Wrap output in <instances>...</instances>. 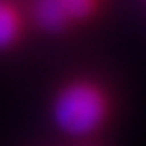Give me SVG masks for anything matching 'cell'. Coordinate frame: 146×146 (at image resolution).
I'll use <instances>...</instances> for the list:
<instances>
[{
	"label": "cell",
	"mask_w": 146,
	"mask_h": 146,
	"mask_svg": "<svg viewBox=\"0 0 146 146\" xmlns=\"http://www.w3.org/2000/svg\"><path fill=\"white\" fill-rule=\"evenodd\" d=\"M114 100L102 81L88 76L72 78L51 97V120L58 132L74 139L99 134L109 123Z\"/></svg>",
	"instance_id": "6da1fadb"
},
{
	"label": "cell",
	"mask_w": 146,
	"mask_h": 146,
	"mask_svg": "<svg viewBox=\"0 0 146 146\" xmlns=\"http://www.w3.org/2000/svg\"><path fill=\"white\" fill-rule=\"evenodd\" d=\"M100 4L102 0H34L32 19L44 32L60 34L95 18Z\"/></svg>",
	"instance_id": "7a4b0ae2"
},
{
	"label": "cell",
	"mask_w": 146,
	"mask_h": 146,
	"mask_svg": "<svg viewBox=\"0 0 146 146\" xmlns=\"http://www.w3.org/2000/svg\"><path fill=\"white\" fill-rule=\"evenodd\" d=\"M25 19L19 7L11 0H0V53L13 49L21 40Z\"/></svg>",
	"instance_id": "3957f363"
}]
</instances>
